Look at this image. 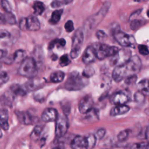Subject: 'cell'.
<instances>
[{"label": "cell", "instance_id": "cell-1", "mask_svg": "<svg viewBox=\"0 0 149 149\" xmlns=\"http://www.w3.org/2000/svg\"><path fill=\"white\" fill-rule=\"evenodd\" d=\"M141 68V62L137 55L132 56L130 59L123 65L117 66L112 73L113 79L119 82L126 77L136 74Z\"/></svg>", "mask_w": 149, "mask_h": 149}, {"label": "cell", "instance_id": "cell-2", "mask_svg": "<svg viewBox=\"0 0 149 149\" xmlns=\"http://www.w3.org/2000/svg\"><path fill=\"white\" fill-rule=\"evenodd\" d=\"M18 73L24 77L33 78L38 72L37 64L33 57H26L22 62L18 69Z\"/></svg>", "mask_w": 149, "mask_h": 149}, {"label": "cell", "instance_id": "cell-3", "mask_svg": "<svg viewBox=\"0 0 149 149\" xmlns=\"http://www.w3.org/2000/svg\"><path fill=\"white\" fill-rule=\"evenodd\" d=\"M87 84V78L81 76L79 72L74 71L70 73L65 84V87L69 91H77L82 89Z\"/></svg>", "mask_w": 149, "mask_h": 149}, {"label": "cell", "instance_id": "cell-4", "mask_svg": "<svg viewBox=\"0 0 149 149\" xmlns=\"http://www.w3.org/2000/svg\"><path fill=\"white\" fill-rule=\"evenodd\" d=\"M110 6L111 2H105L101 7V9L97 13L91 16L87 19V20L86 21L84 27L88 28L90 30L94 29V27H95L105 17L110 8Z\"/></svg>", "mask_w": 149, "mask_h": 149}, {"label": "cell", "instance_id": "cell-5", "mask_svg": "<svg viewBox=\"0 0 149 149\" xmlns=\"http://www.w3.org/2000/svg\"><path fill=\"white\" fill-rule=\"evenodd\" d=\"M96 57L98 59L102 60L108 56L114 55L119 50L116 47L110 46L104 44H95L93 46Z\"/></svg>", "mask_w": 149, "mask_h": 149}, {"label": "cell", "instance_id": "cell-6", "mask_svg": "<svg viewBox=\"0 0 149 149\" xmlns=\"http://www.w3.org/2000/svg\"><path fill=\"white\" fill-rule=\"evenodd\" d=\"M84 40V33L82 29H78L74 33L72 39V45L70 51L72 58H76L80 54L81 46Z\"/></svg>", "mask_w": 149, "mask_h": 149}, {"label": "cell", "instance_id": "cell-7", "mask_svg": "<svg viewBox=\"0 0 149 149\" xmlns=\"http://www.w3.org/2000/svg\"><path fill=\"white\" fill-rule=\"evenodd\" d=\"M132 57L131 51L126 48H122L112 56L111 64L113 66H119L127 62Z\"/></svg>", "mask_w": 149, "mask_h": 149}, {"label": "cell", "instance_id": "cell-8", "mask_svg": "<svg viewBox=\"0 0 149 149\" xmlns=\"http://www.w3.org/2000/svg\"><path fill=\"white\" fill-rule=\"evenodd\" d=\"M55 123V136L57 138L63 137L67 132L69 124L66 116L64 114H60L56 119Z\"/></svg>", "mask_w": 149, "mask_h": 149}, {"label": "cell", "instance_id": "cell-9", "mask_svg": "<svg viewBox=\"0 0 149 149\" xmlns=\"http://www.w3.org/2000/svg\"><path fill=\"white\" fill-rule=\"evenodd\" d=\"M115 39L122 47H134L135 40L133 36L119 30L113 34Z\"/></svg>", "mask_w": 149, "mask_h": 149}, {"label": "cell", "instance_id": "cell-10", "mask_svg": "<svg viewBox=\"0 0 149 149\" xmlns=\"http://www.w3.org/2000/svg\"><path fill=\"white\" fill-rule=\"evenodd\" d=\"M15 114L16 115L19 122L24 125H32L36 122V117L28 111H16Z\"/></svg>", "mask_w": 149, "mask_h": 149}, {"label": "cell", "instance_id": "cell-11", "mask_svg": "<svg viewBox=\"0 0 149 149\" xmlns=\"http://www.w3.org/2000/svg\"><path fill=\"white\" fill-rule=\"evenodd\" d=\"M129 93L126 91H120L113 94L111 98L112 104L117 105H123L129 99Z\"/></svg>", "mask_w": 149, "mask_h": 149}, {"label": "cell", "instance_id": "cell-12", "mask_svg": "<svg viewBox=\"0 0 149 149\" xmlns=\"http://www.w3.org/2000/svg\"><path fill=\"white\" fill-rule=\"evenodd\" d=\"M58 116L56 109L52 108H47L44 110L41 114V119L45 122H54Z\"/></svg>", "mask_w": 149, "mask_h": 149}, {"label": "cell", "instance_id": "cell-13", "mask_svg": "<svg viewBox=\"0 0 149 149\" xmlns=\"http://www.w3.org/2000/svg\"><path fill=\"white\" fill-rule=\"evenodd\" d=\"M93 101L91 97L87 95L84 97L79 102V109L81 113H86L92 109Z\"/></svg>", "mask_w": 149, "mask_h": 149}, {"label": "cell", "instance_id": "cell-14", "mask_svg": "<svg viewBox=\"0 0 149 149\" xmlns=\"http://www.w3.org/2000/svg\"><path fill=\"white\" fill-rule=\"evenodd\" d=\"M40 28V23L37 17L30 15L26 17V30L29 31H37Z\"/></svg>", "mask_w": 149, "mask_h": 149}, {"label": "cell", "instance_id": "cell-15", "mask_svg": "<svg viewBox=\"0 0 149 149\" xmlns=\"http://www.w3.org/2000/svg\"><path fill=\"white\" fill-rule=\"evenodd\" d=\"M70 146L74 149L87 148V141L86 136H77L75 137L70 143Z\"/></svg>", "mask_w": 149, "mask_h": 149}, {"label": "cell", "instance_id": "cell-16", "mask_svg": "<svg viewBox=\"0 0 149 149\" xmlns=\"http://www.w3.org/2000/svg\"><path fill=\"white\" fill-rule=\"evenodd\" d=\"M96 55L93 46H90L87 48L83 53L82 60L83 62L86 64H90L91 63L94 62L96 59Z\"/></svg>", "mask_w": 149, "mask_h": 149}, {"label": "cell", "instance_id": "cell-17", "mask_svg": "<svg viewBox=\"0 0 149 149\" xmlns=\"http://www.w3.org/2000/svg\"><path fill=\"white\" fill-rule=\"evenodd\" d=\"M9 115L8 110L5 108L0 109V127L4 130H8L9 127L8 123Z\"/></svg>", "mask_w": 149, "mask_h": 149}, {"label": "cell", "instance_id": "cell-18", "mask_svg": "<svg viewBox=\"0 0 149 149\" xmlns=\"http://www.w3.org/2000/svg\"><path fill=\"white\" fill-rule=\"evenodd\" d=\"M9 91L14 97H23L27 94V91L24 87L18 84H13L10 86Z\"/></svg>", "mask_w": 149, "mask_h": 149}, {"label": "cell", "instance_id": "cell-19", "mask_svg": "<svg viewBox=\"0 0 149 149\" xmlns=\"http://www.w3.org/2000/svg\"><path fill=\"white\" fill-rule=\"evenodd\" d=\"M15 97H14L9 91L0 97V103L3 107H11Z\"/></svg>", "mask_w": 149, "mask_h": 149}, {"label": "cell", "instance_id": "cell-20", "mask_svg": "<svg viewBox=\"0 0 149 149\" xmlns=\"http://www.w3.org/2000/svg\"><path fill=\"white\" fill-rule=\"evenodd\" d=\"M129 109H130V108L128 106L125 105V104L117 105L116 107H114L111 109L110 112V115L112 116L122 115L127 112L129 111Z\"/></svg>", "mask_w": 149, "mask_h": 149}, {"label": "cell", "instance_id": "cell-21", "mask_svg": "<svg viewBox=\"0 0 149 149\" xmlns=\"http://www.w3.org/2000/svg\"><path fill=\"white\" fill-rule=\"evenodd\" d=\"M26 52L23 49H17L13 54V60L16 63H21L26 58Z\"/></svg>", "mask_w": 149, "mask_h": 149}, {"label": "cell", "instance_id": "cell-22", "mask_svg": "<svg viewBox=\"0 0 149 149\" xmlns=\"http://www.w3.org/2000/svg\"><path fill=\"white\" fill-rule=\"evenodd\" d=\"M65 77V73L62 71H55L51 73L50 76V80L52 83L61 82Z\"/></svg>", "mask_w": 149, "mask_h": 149}, {"label": "cell", "instance_id": "cell-23", "mask_svg": "<svg viewBox=\"0 0 149 149\" xmlns=\"http://www.w3.org/2000/svg\"><path fill=\"white\" fill-rule=\"evenodd\" d=\"M33 8L34 9V13L37 15H41L45 10V5L43 2L36 1L33 5Z\"/></svg>", "mask_w": 149, "mask_h": 149}, {"label": "cell", "instance_id": "cell-24", "mask_svg": "<svg viewBox=\"0 0 149 149\" xmlns=\"http://www.w3.org/2000/svg\"><path fill=\"white\" fill-rule=\"evenodd\" d=\"M63 10L62 9L54 10L52 13L51 17L49 20V23L52 24H56L59 21L61 16L63 13Z\"/></svg>", "mask_w": 149, "mask_h": 149}, {"label": "cell", "instance_id": "cell-25", "mask_svg": "<svg viewBox=\"0 0 149 149\" xmlns=\"http://www.w3.org/2000/svg\"><path fill=\"white\" fill-rule=\"evenodd\" d=\"M138 88L142 93L149 94V80L144 79L138 84Z\"/></svg>", "mask_w": 149, "mask_h": 149}, {"label": "cell", "instance_id": "cell-26", "mask_svg": "<svg viewBox=\"0 0 149 149\" xmlns=\"http://www.w3.org/2000/svg\"><path fill=\"white\" fill-rule=\"evenodd\" d=\"M5 22L10 24H15L16 23V20L15 15L11 12H5L4 14Z\"/></svg>", "mask_w": 149, "mask_h": 149}, {"label": "cell", "instance_id": "cell-27", "mask_svg": "<svg viewBox=\"0 0 149 149\" xmlns=\"http://www.w3.org/2000/svg\"><path fill=\"white\" fill-rule=\"evenodd\" d=\"M144 24V22L142 20L134 19L131 20L130 24V27L133 30H136L139 29L141 26H142Z\"/></svg>", "mask_w": 149, "mask_h": 149}, {"label": "cell", "instance_id": "cell-28", "mask_svg": "<svg viewBox=\"0 0 149 149\" xmlns=\"http://www.w3.org/2000/svg\"><path fill=\"white\" fill-rule=\"evenodd\" d=\"M87 141V148L90 149L94 147L96 143V137L93 134H89L86 136Z\"/></svg>", "mask_w": 149, "mask_h": 149}, {"label": "cell", "instance_id": "cell-29", "mask_svg": "<svg viewBox=\"0 0 149 149\" xmlns=\"http://www.w3.org/2000/svg\"><path fill=\"white\" fill-rule=\"evenodd\" d=\"M43 127L40 125H37L35 126L31 134V137H33V139H37L38 137L40 136Z\"/></svg>", "mask_w": 149, "mask_h": 149}, {"label": "cell", "instance_id": "cell-30", "mask_svg": "<svg viewBox=\"0 0 149 149\" xmlns=\"http://www.w3.org/2000/svg\"><path fill=\"white\" fill-rule=\"evenodd\" d=\"M24 87L27 91H31L34 90L36 87V83L33 79H30L25 83Z\"/></svg>", "mask_w": 149, "mask_h": 149}, {"label": "cell", "instance_id": "cell-31", "mask_svg": "<svg viewBox=\"0 0 149 149\" xmlns=\"http://www.w3.org/2000/svg\"><path fill=\"white\" fill-rule=\"evenodd\" d=\"M9 79L8 73L5 71L0 70V86L7 83Z\"/></svg>", "mask_w": 149, "mask_h": 149}, {"label": "cell", "instance_id": "cell-32", "mask_svg": "<svg viewBox=\"0 0 149 149\" xmlns=\"http://www.w3.org/2000/svg\"><path fill=\"white\" fill-rule=\"evenodd\" d=\"M94 73V69L91 66H87L83 72V75L84 77L86 78L90 77Z\"/></svg>", "mask_w": 149, "mask_h": 149}, {"label": "cell", "instance_id": "cell-33", "mask_svg": "<svg viewBox=\"0 0 149 149\" xmlns=\"http://www.w3.org/2000/svg\"><path fill=\"white\" fill-rule=\"evenodd\" d=\"M128 136H129V130H125L119 132V133L117 136V138L118 140H119L120 141H123L126 140V139L128 137Z\"/></svg>", "mask_w": 149, "mask_h": 149}, {"label": "cell", "instance_id": "cell-34", "mask_svg": "<svg viewBox=\"0 0 149 149\" xmlns=\"http://www.w3.org/2000/svg\"><path fill=\"white\" fill-rule=\"evenodd\" d=\"M70 60L69 59V57L68 55L65 54L62 55L59 59V64L61 66H65L69 64Z\"/></svg>", "mask_w": 149, "mask_h": 149}, {"label": "cell", "instance_id": "cell-35", "mask_svg": "<svg viewBox=\"0 0 149 149\" xmlns=\"http://www.w3.org/2000/svg\"><path fill=\"white\" fill-rule=\"evenodd\" d=\"M1 5L5 10V12H11L12 8L7 0H1Z\"/></svg>", "mask_w": 149, "mask_h": 149}, {"label": "cell", "instance_id": "cell-36", "mask_svg": "<svg viewBox=\"0 0 149 149\" xmlns=\"http://www.w3.org/2000/svg\"><path fill=\"white\" fill-rule=\"evenodd\" d=\"M138 49H139V51L140 54L143 55H147L149 54L148 48L145 45H142V44L139 45L138 46Z\"/></svg>", "mask_w": 149, "mask_h": 149}, {"label": "cell", "instance_id": "cell-37", "mask_svg": "<svg viewBox=\"0 0 149 149\" xmlns=\"http://www.w3.org/2000/svg\"><path fill=\"white\" fill-rule=\"evenodd\" d=\"M149 147V143L148 142H141L133 144L132 148H147Z\"/></svg>", "mask_w": 149, "mask_h": 149}, {"label": "cell", "instance_id": "cell-38", "mask_svg": "<svg viewBox=\"0 0 149 149\" xmlns=\"http://www.w3.org/2000/svg\"><path fill=\"white\" fill-rule=\"evenodd\" d=\"M137 80V76L136 74L130 76L126 78L125 79V83L127 85H131L134 84Z\"/></svg>", "mask_w": 149, "mask_h": 149}, {"label": "cell", "instance_id": "cell-39", "mask_svg": "<svg viewBox=\"0 0 149 149\" xmlns=\"http://www.w3.org/2000/svg\"><path fill=\"white\" fill-rule=\"evenodd\" d=\"M65 29L68 33H70L74 30L73 23L72 20H68L66 22L65 24Z\"/></svg>", "mask_w": 149, "mask_h": 149}, {"label": "cell", "instance_id": "cell-40", "mask_svg": "<svg viewBox=\"0 0 149 149\" xmlns=\"http://www.w3.org/2000/svg\"><path fill=\"white\" fill-rule=\"evenodd\" d=\"M96 36L97 37V38L100 41L104 40L106 39L107 37V34L102 30H98L96 33Z\"/></svg>", "mask_w": 149, "mask_h": 149}, {"label": "cell", "instance_id": "cell-41", "mask_svg": "<svg viewBox=\"0 0 149 149\" xmlns=\"http://www.w3.org/2000/svg\"><path fill=\"white\" fill-rule=\"evenodd\" d=\"M144 99V94L143 93H142L141 91L140 92H138L136 93L134 95V100L137 102H143V100Z\"/></svg>", "mask_w": 149, "mask_h": 149}, {"label": "cell", "instance_id": "cell-42", "mask_svg": "<svg viewBox=\"0 0 149 149\" xmlns=\"http://www.w3.org/2000/svg\"><path fill=\"white\" fill-rule=\"evenodd\" d=\"M10 36V34L8 31L3 29L0 30V38L2 39L5 38H9Z\"/></svg>", "mask_w": 149, "mask_h": 149}, {"label": "cell", "instance_id": "cell-43", "mask_svg": "<svg viewBox=\"0 0 149 149\" xmlns=\"http://www.w3.org/2000/svg\"><path fill=\"white\" fill-rule=\"evenodd\" d=\"M105 134V130L104 129H100L97 132L95 136L96 137V138L98 139H101L104 136Z\"/></svg>", "mask_w": 149, "mask_h": 149}, {"label": "cell", "instance_id": "cell-44", "mask_svg": "<svg viewBox=\"0 0 149 149\" xmlns=\"http://www.w3.org/2000/svg\"><path fill=\"white\" fill-rule=\"evenodd\" d=\"M142 10H143V9H139L137 10L136 11H135L134 12H133V13L130 15V20H133V19H136V17H137V16H139V15L140 14V13H141V12L142 11Z\"/></svg>", "mask_w": 149, "mask_h": 149}, {"label": "cell", "instance_id": "cell-45", "mask_svg": "<svg viewBox=\"0 0 149 149\" xmlns=\"http://www.w3.org/2000/svg\"><path fill=\"white\" fill-rule=\"evenodd\" d=\"M19 27L21 30H26V17L22 18L20 20Z\"/></svg>", "mask_w": 149, "mask_h": 149}, {"label": "cell", "instance_id": "cell-46", "mask_svg": "<svg viewBox=\"0 0 149 149\" xmlns=\"http://www.w3.org/2000/svg\"><path fill=\"white\" fill-rule=\"evenodd\" d=\"M62 4H63V2H62L59 1H57V0H56V1H53V2L51 3V5L52 6V8H57V7L61 6Z\"/></svg>", "mask_w": 149, "mask_h": 149}, {"label": "cell", "instance_id": "cell-47", "mask_svg": "<svg viewBox=\"0 0 149 149\" xmlns=\"http://www.w3.org/2000/svg\"><path fill=\"white\" fill-rule=\"evenodd\" d=\"M57 43H58V39H56V40H54L51 41L48 45V49H52V48H54L55 44H56Z\"/></svg>", "mask_w": 149, "mask_h": 149}, {"label": "cell", "instance_id": "cell-48", "mask_svg": "<svg viewBox=\"0 0 149 149\" xmlns=\"http://www.w3.org/2000/svg\"><path fill=\"white\" fill-rule=\"evenodd\" d=\"M57 44H59V45L62 46V47H63L65 46V45L66 44V41L65 39L63 38H61V39H58V43Z\"/></svg>", "mask_w": 149, "mask_h": 149}, {"label": "cell", "instance_id": "cell-49", "mask_svg": "<svg viewBox=\"0 0 149 149\" xmlns=\"http://www.w3.org/2000/svg\"><path fill=\"white\" fill-rule=\"evenodd\" d=\"M6 23L5 22V16L3 14L0 13V24H5Z\"/></svg>", "mask_w": 149, "mask_h": 149}, {"label": "cell", "instance_id": "cell-50", "mask_svg": "<svg viewBox=\"0 0 149 149\" xmlns=\"http://www.w3.org/2000/svg\"><path fill=\"white\" fill-rule=\"evenodd\" d=\"M7 52L3 49H0V59L4 58L6 55Z\"/></svg>", "mask_w": 149, "mask_h": 149}, {"label": "cell", "instance_id": "cell-51", "mask_svg": "<svg viewBox=\"0 0 149 149\" xmlns=\"http://www.w3.org/2000/svg\"><path fill=\"white\" fill-rule=\"evenodd\" d=\"M145 137L147 140H149V126H148L145 132Z\"/></svg>", "mask_w": 149, "mask_h": 149}, {"label": "cell", "instance_id": "cell-52", "mask_svg": "<svg viewBox=\"0 0 149 149\" xmlns=\"http://www.w3.org/2000/svg\"><path fill=\"white\" fill-rule=\"evenodd\" d=\"M73 1V0H63V2L64 4H68L70 3V2H72Z\"/></svg>", "mask_w": 149, "mask_h": 149}, {"label": "cell", "instance_id": "cell-53", "mask_svg": "<svg viewBox=\"0 0 149 149\" xmlns=\"http://www.w3.org/2000/svg\"><path fill=\"white\" fill-rule=\"evenodd\" d=\"M51 58H52V59L53 61H55V60H56L57 59V56L56 55H53Z\"/></svg>", "mask_w": 149, "mask_h": 149}, {"label": "cell", "instance_id": "cell-54", "mask_svg": "<svg viewBox=\"0 0 149 149\" xmlns=\"http://www.w3.org/2000/svg\"><path fill=\"white\" fill-rule=\"evenodd\" d=\"M148 0H134V1L137 2H146Z\"/></svg>", "mask_w": 149, "mask_h": 149}, {"label": "cell", "instance_id": "cell-55", "mask_svg": "<svg viewBox=\"0 0 149 149\" xmlns=\"http://www.w3.org/2000/svg\"><path fill=\"white\" fill-rule=\"evenodd\" d=\"M2 131H1V130L0 129V138L2 137Z\"/></svg>", "mask_w": 149, "mask_h": 149}, {"label": "cell", "instance_id": "cell-56", "mask_svg": "<svg viewBox=\"0 0 149 149\" xmlns=\"http://www.w3.org/2000/svg\"><path fill=\"white\" fill-rule=\"evenodd\" d=\"M147 15L148 17H149V10H147Z\"/></svg>", "mask_w": 149, "mask_h": 149}, {"label": "cell", "instance_id": "cell-57", "mask_svg": "<svg viewBox=\"0 0 149 149\" xmlns=\"http://www.w3.org/2000/svg\"><path fill=\"white\" fill-rule=\"evenodd\" d=\"M22 1H24V2H26L27 1V0H22Z\"/></svg>", "mask_w": 149, "mask_h": 149}, {"label": "cell", "instance_id": "cell-58", "mask_svg": "<svg viewBox=\"0 0 149 149\" xmlns=\"http://www.w3.org/2000/svg\"><path fill=\"white\" fill-rule=\"evenodd\" d=\"M0 3H1V1H0Z\"/></svg>", "mask_w": 149, "mask_h": 149}]
</instances>
